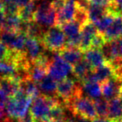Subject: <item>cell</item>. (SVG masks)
<instances>
[{
  "mask_svg": "<svg viewBox=\"0 0 122 122\" xmlns=\"http://www.w3.org/2000/svg\"><path fill=\"white\" fill-rule=\"evenodd\" d=\"M119 10H120V11H121V12H122V4L120 6V9H119Z\"/></svg>",
  "mask_w": 122,
  "mask_h": 122,
  "instance_id": "39",
  "label": "cell"
},
{
  "mask_svg": "<svg viewBox=\"0 0 122 122\" xmlns=\"http://www.w3.org/2000/svg\"><path fill=\"white\" fill-rule=\"evenodd\" d=\"M44 49L40 39L28 37L24 46V53L31 64H34L39 57L44 54Z\"/></svg>",
  "mask_w": 122,
  "mask_h": 122,
  "instance_id": "12",
  "label": "cell"
},
{
  "mask_svg": "<svg viewBox=\"0 0 122 122\" xmlns=\"http://www.w3.org/2000/svg\"><path fill=\"white\" fill-rule=\"evenodd\" d=\"M83 95V89L80 82L70 78L59 80L56 88V96L61 100L65 107L75 99Z\"/></svg>",
  "mask_w": 122,
  "mask_h": 122,
  "instance_id": "3",
  "label": "cell"
},
{
  "mask_svg": "<svg viewBox=\"0 0 122 122\" xmlns=\"http://www.w3.org/2000/svg\"><path fill=\"white\" fill-rule=\"evenodd\" d=\"M28 36L24 32H14L0 29V41L9 49L14 51H24L26 39Z\"/></svg>",
  "mask_w": 122,
  "mask_h": 122,
  "instance_id": "8",
  "label": "cell"
},
{
  "mask_svg": "<svg viewBox=\"0 0 122 122\" xmlns=\"http://www.w3.org/2000/svg\"><path fill=\"white\" fill-rule=\"evenodd\" d=\"M97 33H98V31H97L95 24L93 23L90 22V21L85 23L82 26L80 44V46H79V49L83 53L91 48L92 39H94V37Z\"/></svg>",
  "mask_w": 122,
  "mask_h": 122,
  "instance_id": "15",
  "label": "cell"
},
{
  "mask_svg": "<svg viewBox=\"0 0 122 122\" xmlns=\"http://www.w3.org/2000/svg\"><path fill=\"white\" fill-rule=\"evenodd\" d=\"M70 72H72V65L64 60L58 53H55V54H54L49 59L48 65V75H49L55 80L59 81L67 78Z\"/></svg>",
  "mask_w": 122,
  "mask_h": 122,
  "instance_id": "7",
  "label": "cell"
},
{
  "mask_svg": "<svg viewBox=\"0 0 122 122\" xmlns=\"http://www.w3.org/2000/svg\"><path fill=\"white\" fill-rule=\"evenodd\" d=\"M3 11H4V4L2 0H0V12H3Z\"/></svg>",
  "mask_w": 122,
  "mask_h": 122,
  "instance_id": "37",
  "label": "cell"
},
{
  "mask_svg": "<svg viewBox=\"0 0 122 122\" xmlns=\"http://www.w3.org/2000/svg\"><path fill=\"white\" fill-rule=\"evenodd\" d=\"M107 119L111 122H122V95L108 101Z\"/></svg>",
  "mask_w": 122,
  "mask_h": 122,
  "instance_id": "17",
  "label": "cell"
},
{
  "mask_svg": "<svg viewBox=\"0 0 122 122\" xmlns=\"http://www.w3.org/2000/svg\"><path fill=\"white\" fill-rule=\"evenodd\" d=\"M57 12L51 5V1L43 0L36 7L34 14V21L44 28L56 25Z\"/></svg>",
  "mask_w": 122,
  "mask_h": 122,
  "instance_id": "6",
  "label": "cell"
},
{
  "mask_svg": "<svg viewBox=\"0 0 122 122\" xmlns=\"http://www.w3.org/2000/svg\"><path fill=\"white\" fill-rule=\"evenodd\" d=\"M83 58L92 67L93 70L107 62L102 49L90 48L83 53Z\"/></svg>",
  "mask_w": 122,
  "mask_h": 122,
  "instance_id": "16",
  "label": "cell"
},
{
  "mask_svg": "<svg viewBox=\"0 0 122 122\" xmlns=\"http://www.w3.org/2000/svg\"><path fill=\"white\" fill-rule=\"evenodd\" d=\"M113 9H115V8L111 7V6H105L93 4H88V6H87V13H88L89 21L95 24V22H97L102 17L106 15Z\"/></svg>",
  "mask_w": 122,
  "mask_h": 122,
  "instance_id": "18",
  "label": "cell"
},
{
  "mask_svg": "<svg viewBox=\"0 0 122 122\" xmlns=\"http://www.w3.org/2000/svg\"><path fill=\"white\" fill-rule=\"evenodd\" d=\"M92 71H93L92 67L84 58L72 66V73L75 79L80 83H82Z\"/></svg>",
  "mask_w": 122,
  "mask_h": 122,
  "instance_id": "20",
  "label": "cell"
},
{
  "mask_svg": "<svg viewBox=\"0 0 122 122\" xmlns=\"http://www.w3.org/2000/svg\"><path fill=\"white\" fill-rule=\"evenodd\" d=\"M21 81L22 78L19 76L0 75V90L11 98L20 88Z\"/></svg>",
  "mask_w": 122,
  "mask_h": 122,
  "instance_id": "14",
  "label": "cell"
},
{
  "mask_svg": "<svg viewBox=\"0 0 122 122\" xmlns=\"http://www.w3.org/2000/svg\"><path fill=\"white\" fill-rule=\"evenodd\" d=\"M92 122H111V121L107 118H97L95 120H94Z\"/></svg>",
  "mask_w": 122,
  "mask_h": 122,
  "instance_id": "36",
  "label": "cell"
},
{
  "mask_svg": "<svg viewBox=\"0 0 122 122\" xmlns=\"http://www.w3.org/2000/svg\"><path fill=\"white\" fill-rule=\"evenodd\" d=\"M80 4H84L87 7L88 4H100V5H105V6H111L114 7L113 0H78Z\"/></svg>",
  "mask_w": 122,
  "mask_h": 122,
  "instance_id": "30",
  "label": "cell"
},
{
  "mask_svg": "<svg viewBox=\"0 0 122 122\" xmlns=\"http://www.w3.org/2000/svg\"><path fill=\"white\" fill-rule=\"evenodd\" d=\"M119 10V9H113L111 11L108 13L106 15H105L104 17H102L100 19H99L97 22H95V26L96 28L97 31H98L100 34H103L105 30H106L107 28L110 26V24L112 23L114 19V17H115V14L116 13V11Z\"/></svg>",
  "mask_w": 122,
  "mask_h": 122,
  "instance_id": "26",
  "label": "cell"
},
{
  "mask_svg": "<svg viewBox=\"0 0 122 122\" xmlns=\"http://www.w3.org/2000/svg\"><path fill=\"white\" fill-rule=\"evenodd\" d=\"M73 116H80L93 121L99 118L95 110V103L88 96H80L75 99L66 106Z\"/></svg>",
  "mask_w": 122,
  "mask_h": 122,
  "instance_id": "4",
  "label": "cell"
},
{
  "mask_svg": "<svg viewBox=\"0 0 122 122\" xmlns=\"http://www.w3.org/2000/svg\"><path fill=\"white\" fill-rule=\"evenodd\" d=\"M57 80L47 75L42 80L37 84L41 92L46 95H55L56 96V88H57Z\"/></svg>",
  "mask_w": 122,
  "mask_h": 122,
  "instance_id": "22",
  "label": "cell"
},
{
  "mask_svg": "<svg viewBox=\"0 0 122 122\" xmlns=\"http://www.w3.org/2000/svg\"><path fill=\"white\" fill-rule=\"evenodd\" d=\"M48 75V66L40 64H34L31 65L29 71V77L36 84L42 80Z\"/></svg>",
  "mask_w": 122,
  "mask_h": 122,
  "instance_id": "23",
  "label": "cell"
},
{
  "mask_svg": "<svg viewBox=\"0 0 122 122\" xmlns=\"http://www.w3.org/2000/svg\"><path fill=\"white\" fill-rule=\"evenodd\" d=\"M44 28L34 21L25 23L24 32L27 34L28 37H33L41 39L44 33Z\"/></svg>",
  "mask_w": 122,
  "mask_h": 122,
  "instance_id": "24",
  "label": "cell"
},
{
  "mask_svg": "<svg viewBox=\"0 0 122 122\" xmlns=\"http://www.w3.org/2000/svg\"><path fill=\"white\" fill-rule=\"evenodd\" d=\"M17 122H36V121L34 120V119L33 118L32 115H30V113H29V114L27 113L24 117L17 120Z\"/></svg>",
  "mask_w": 122,
  "mask_h": 122,
  "instance_id": "33",
  "label": "cell"
},
{
  "mask_svg": "<svg viewBox=\"0 0 122 122\" xmlns=\"http://www.w3.org/2000/svg\"><path fill=\"white\" fill-rule=\"evenodd\" d=\"M101 95L104 99L109 101L122 95V80L112 78L100 84Z\"/></svg>",
  "mask_w": 122,
  "mask_h": 122,
  "instance_id": "11",
  "label": "cell"
},
{
  "mask_svg": "<svg viewBox=\"0 0 122 122\" xmlns=\"http://www.w3.org/2000/svg\"><path fill=\"white\" fill-rule=\"evenodd\" d=\"M113 4L114 7L116 9H119L120 6L122 4V0H113Z\"/></svg>",
  "mask_w": 122,
  "mask_h": 122,
  "instance_id": "34",
  "label": "cell"
},
{
  "mask_svg": "<svg viewBox=\"0 0 122 122\" xmlns=\"http://www.w3.org/2000/svg\"><path fill=\"white\" fill-rule=\"evenodd\" d=\"M106 42L114 40L122 36V12L117 10L115 17L106 30L102 34Z\"/></svg>",
  "mask_w": 122,
  "mask_h": 122,
  "instance_id": "13",
  "label": "cell"
},
{
  "mask_svg": "<svg viewBox=\"0 0 122 122\" xmlns=\"http://www.w3.org/2000/svg\"><path fill=\"white\" fill-rule=\"evenodd\" d=\"M65 105L61 101L58 103L57 105H54L51 108L50 113H49V120H64L66 118L65 115Z\"/></svg>",
  "mask_w": 122,
  "mask_h": 122,
  "instance_id": "27",
  "label": "cell"
},
{
  "mask_svg": "<svg viewBox=\"0 0 122 122\" xmlns=\"http://www.w3.org/2000/svg\"><path fill=\"white\" fill-rule=\"evenodd\" d=\"M102 51L108 62L122 65V36L106 42L102 48Z\"/></svg>",
  "mask_w": 122,
  "mask_h": 122,
  "instance_id": "9",
  "label": "cell"
},
{
  "mask_svg": "<svg viewBox=\"0 0 122 122\" xmlns=\"http://www.w3.org/2000/svg\"><path fill=\"white\" fill-rule=\"evenodd\" d=\"M36 1L37 0H33L26 6L19 9V16L22 19L23 22L29 23L34 21V14L36 9Z\"/></svg>",
  "mask_w": 122,
  "mask_h": 122,
  "instance_id": "25",
  "label": "cell"
},
{
  "mask_svg": "<svg viewBox=\"0 0 122 122\" xmlns=\"http://www.w3.org/2000/svg\"><path fill=\"white\" fill-rule=\"evenodd\" d=\"M48 122H64V120H50Z\"/></svg>",
  "mask_w": 122,
  "mask_h": 122,
  "instance_id": "38",
  "label": "cell"
},
{
  "mask_svg": "<svg viewBox=\"0 0 122 122\" xmlns=\"http://www.w3.org/2000/svg\"><path fill=\"white\" fill-rule=\"evenodd\" d=\"M59 102L61 100L55 95L41 93L32 101L29 113L36 122H48L51 108Z\"/></svg>",
  "mask_w": 122,
  "mask_h": 122,
  "instance_id": "1",
  "label": "cell"
},
{
  "mask_svg": "<svg viewBox=\"0 0 122 122\" xmlns=\"http://www.w3.org/2000/svg\"><path fill=\"white\" fill-rule=\"evenodd\" d=\"M82 26L83 24L77 20H73L60 26L66 37L67 47L79 48L80 44Z\"/></svg>",
  "mask_w": 122,
  "mask_h": 122,
  "instance_id": "10",
  "label": "cell"
},
{
  "mask_svg": "<svg viewBox=\"0 0 122 122\" xmlns=\"http://www.w3.org/2000/svg\"><path fill=\"white\" fill-rule=\"evenodd\" d=\"M94 100L95 110L99 118H107L108 115V101L103 97L95 99Z\"/></svg>",
  "mask_w": 122,
  "mask_h": 122,
  "instance_id": "28",
  "label": "cell"
},
{
  "mask_svg": "<svg viewBox=\"0 0 122 122\" xmlns=\"http://www.w3.org/2000/svg\"><path fill=\"white\" fill-rule=\"evenodd\" d=\"M64 122H78V121H77L76 117L73 116V117H66L64 120Z\"/></svg>",
  "mask_w": 122,
  "mask_h": 122,
  "instance_id": "35",
  "label": "cell"
},
{
  "mask_svg": "<svg viewBox=\"0 0 122 122\" xmlns=\"http://www.w3.org/2000/svg\"><path fill=\"white\" fill-rule=\"evenodd\" d=\"M10 120L7 115L5 109V105L0 100V122H7Z\"/></svg>",
  "mask_w": 122,
  "mask_h": 122,
  "instance_id": "32",
  "label": "cell"
},
{
  "mask_svg": "<svg viewBox=\"0 0 122 122\" xmlns=\"http://www.w3.org/2000/svg\"><path fill=\"white\" fill-rule=\"evenodd\" d=\"M33 100H34L29 97L20 86L14 96L9 98L5 104L8 116L12 120H19L24 117L28 113Z\"/></svg>",
  "mask_w": 122,
  "mask_h": 122,
  "instance_id": "2",
  "label": "cell"
},
{
  "mask_svg": "<svg viewBox=\"0 0 122 122\" xmlns=\"http://www.w3.org/2000/svg\"><path fill=\"white\" fill-rule=\"evenodd\" d=\"M58 54L60 55V57L64 60H65L67 63H69L72 66L83 59V52L79 48L67 47V46H65Z\"/></svg>",
  "mask_w": 122,
  "mask_h": 122,
  "instance_id": "19",
  "label": "cell"
},
{
  "mask_svg": "<svg viewBox=\"0 0 122 122\" xmlns=\"http://www.w3.org/2000/svg\"><path fill=\"white\" fill-rule=\"evenodd\" d=\"M40 40L45 49L54 53H59L66 46V37L59 25L48 28Z\"/></svg>",
  "mask_w": 122,
  "mask_h": 122,
  "instance_id": "5",
  "label": "cell"
},
{
  "mask_svg": "<svg viewBox=\"0 0 122 122\" xmlns=\"http://www.w3.org/2000/svg\"><path fill=\"white\" fill-rule=\"evenodd\" d=\"M106 43V41L104 39V36L102 35L100 33H97L95 35L94 39H92L91 42V48H94V49H102L103 46L105 45V44Z\"/></svg>",
  "mask_w": 122,
  "mask_h": 122,
  "instance_id": "29",
  "label": "cell"
},
{
  "mask_svg": "<svg viewBox=\"0 0 122 122\" xmlns=\"http://www.w3.org/2000/svg\"><path fill=\"white\" fill-rule=\"evenodd\" d=\"M83 91L86 94V96L92 100L100 98L101 95V89H100V84L97 81L93 80H85L81 83Z\"/></svg>",
  "mask_w": 122,
  "mask_h": 122,
  "instance_id": "21",
  "label": "cell"
},
{
  "mask_svg": "<svg viewBox=\"0 0 122 122\" xmlns=\"http://www.w3.org/2000/svg\"><path fill=\"white\" fill-rule=\"evenodd\" d=\"M11 54V49H9L4 44L0 41V60L8 59Z\"/></svg>",
  "mask_w": 122,
  "mask_h": 122,
  "instance_id": "31",
  "label": "cell"
}]
</instances>
